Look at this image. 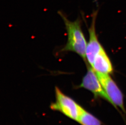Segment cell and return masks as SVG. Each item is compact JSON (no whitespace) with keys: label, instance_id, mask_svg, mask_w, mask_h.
<instances>
[{"label":"cell","instance_id":"7a4b0ae2","mask_svg":"<svg viewBox=\"0 0 126 125\" xmlns=\"http://www.w3.org/2000/svg\"><path fill=\"white\" fill-rule=\"evenodd\" d=\"M55 102L50 105L54 111H59L66 117L77 122L84 108L72 98L65 94L57 87L55 88Z\"/></svg>","mask_w":126,"mask_h":125},{"label":"cell","instance_id":"6da1fadb","mask_svg":"<svg viewBox=\"0 0 126 125\" xmlns=\"http://www.w3.org/2000/svg\"><path fill=\"white\" fill-rule=\"evenodd\" d=\"M58 13L63 20L67 34V43L61 51L76 53L87 63L86 52L87 44L81 28L80 19L78 18L74 21H71L62 12L59 11Z\"/></svg>","mask_w":126,"mask_h":125},{"label":"cell","instance_id":"8992f818","mask_svg":"<svg viewBox=\"0 0 126 125\" xmlns=\"http://www.w3.org/2000/svg\"><path fill=\"white\" fill-rule=\"evenodd\" d=\"M92 67L96 73L109 75L113 72L112 63L103 48L95 57Z\"/></svg>","mask_w":126,"mask_h":125},{"label":"cell","instance_id":"52a82bcc","mask_svg":"<svg viewBox=\"0 0 126 125\" xmlns=\"http://www.w3.org/2000/svg\"><path fill=\"white\" fill-rule=\"evenodd\" d=\"M81 125H101L98 118L83 109L77 121Z\"/></svg>","mask_w":126,"mask_h":125},{"label":"cell","instance_id":"5b68a950","mask_svg":"<svg viewBox=\"0 0 126 125\" xmlns=\"http://www.w3.org/2000/svg\"><path fill=\"white\" fill-rule=\"evenodd\" d=\"M97 12L95 11L93 13L91 26L89 28V40L87 44L86 56L87 63L92 66L97 55L103 48L101 46L97 36L95 30V21Z\"/></svg>","mask_w":126,"mask_h":125},{"label":"cell","instance_id":"3957f363","mask_svg":"<svg viewBox=\"0 0 126 125\" xmlns=\"http://www.w3.org/2000/svg\"><path fill=\"white\" fill-rule=\"evenodd\" d=\"M104 91L115 108H120L126 112L123 93L116 84L108 74L96 73Z\"/></svg>","mask_w":126,"mask_h":125},{"label":"cell","instance_id":"277c9868","mask_svg":"<svg viewBox=\"0 0 126 125\" xmlns=\"http://www.w3.org/2000/svg\"><path fill=\"white\" fill-rule=\"evenodd\" d=\"M87 72L82 78L81 84L77 88H84L92 92L95 98L100 97L107 100L112 104L111 100L107 96L102 88L96 72L90 65L86 63Z\"/></svg>","mask_w":126,"mask_h":125}]
</instances>
